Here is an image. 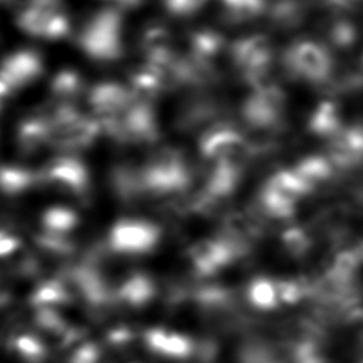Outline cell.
Returning a JSON list of instances; mask_svg holds the SVG:
<instances>
[{"instance_id":"cell-9","label":"cell","mask_w":363,"mask_h":363,"mask_svg":"<svg viewBox=\"0 0 363 363\" xmlns=\"http://www.w3.org/2000/svg\"><path fill=\"white\" fill-rule=\"evenodd\" d=\"M359 363H363V359H362V360H360V362H359Z\"/></svg>"},{"instance_id":"cell-8","label":"cell","mask_w":363,"mask_h":363,"mask_svg":"<svg viewBox=\"0 0 363 363\" xmlns=\"http://www.w3.org/2000/svg\"><path fill=\"white\" fill-rule=\"evenodd\" d=\"M17 247V240L11 235H7L0 231V255L9 254Z\"/></svg>"},{"instance_id":"cell-6","label":"cell","mask_w":363,"mask_h":363,"mask_svg":"<svg viewBox=\"0 0 363 363\" xmlns=\"http://www.w3.org/2000/svg\"><path fill=\"white\" fill-rule=\"evenodd\" d=\"M153 285L149 278L146 277H135L129 281V284L125 288V296L132 303L140 305L149 301L153 295Z\"/></svg>"},{"instance_id":"cell-4","label":"cell","mask_w":363,"mask_h":363,"mask_svg":"<svg viewBox=\"0 0 363 363\" xmlns=\"http://www.w3.org/2000/svg\"><path fill=\"white\" fill-rule=\"evenodd\" d=\"M311 191L326 184L332 177V163L322 157H309L294 170Z\"/></svg>"},{"instance_id":"cell-3","label":"cell","mask_w":363,"mask_h":363,"mask_svg":"<svg viewBox=\"0 0 363 363\" xmlns=\"http://www.w3.org/2000/svg\"><path fill=\"white\" fill-rule=\"evenodd\" d=\"M247 301L254 309L259 311H274L281 303L277 294L275 279H269L267 277L254 278L245 291Z\"/></svg>"},{"instance_id":"cell-7","label":"cell","mask_w":363,"mask_h":363,"mask_svg":"<svg viewBox=\"0 0 363 363\" xmlns=\"http://www.w3.org/2000/svg\"><path fill=\"white\" fill-rule=\"evenodd\" d=\"M72 214L67 210H62V208H54V210H50L45 216V223L47 225L50 227H54V228H65V227H69L72 224Z\"/></svg>"},{"instance_id":"cell-1","label":"cell","mask_w":363,"mask_h":363,"mask_svg":"<svg viewBox=\"0 0 363 363\" xmlns=\"http://www.w3.org/2000/svg\"><path fill=\"white\" fill-rule=\"evenodd\" d=\"M159 237L160 231L155 224L139 220L121 221L112 231L113 247L126 252H146L157 244Z\"/></svg>"},{"instance_id":"cell-2","label":"cell","mask_w":363,"mask_h":363,"mask_svg":"<svg viewBox=\"0 0 363 363\" xmlns=\"http://www.w3.org/2000/svg\"><path fill=\"white\" fill-rule=\"evenodd\" d=\"M146 343L153 352L174 359L193 356L197 346L189 336L166 329H150L146 333Z\"/></svg>"},{"instance_id":"cell-5","label":"cell","mask_w":363,"mask_h":363,"mask_svg":"<svg viewBox=\"0 0 363 363\" xmlns=\"http://www.w3.org/2000/svg\"><path fill=\"white\" fill-rule=\"evenodd\" d=\"M312 242L309 230L299 225L288 227L281 233V245L284 251L295 259L306 257L312 248Z\"/></svg>"}]
</instances>
